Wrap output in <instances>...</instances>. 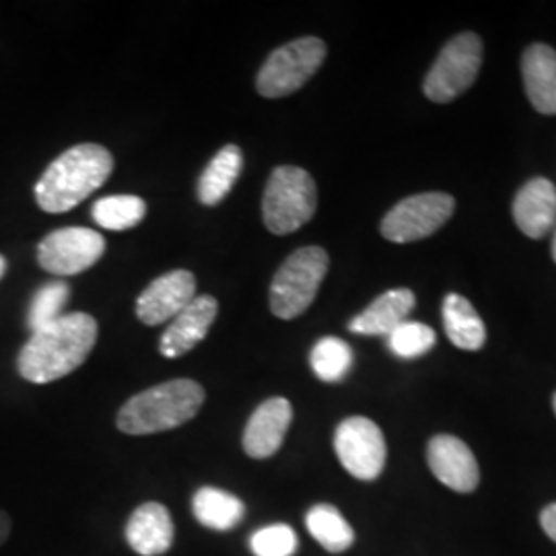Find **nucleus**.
<instances>
[{"instance_id":"f257e3e1","label":"nucleus","mask_w":556,"mask_h":556,"mask_svg":"<svg viewBox=\"0 0 556 556\" xmlns=\"http://www.w3.org/2000/svg\"><path fill=\"white\" fill-rule=\"evenodd\" d=\"M98 342V321L89 314L60 316L34 332L17 358L20 376L31 383L66 378L91 355Z\"/></svg>"},{"instance_id":"f03ea898","label":"nucleus","mask_w":556,"mask_h":556,"mask_svg":"<svg viewBox=\"0 0 556 556\" xmlns=\"http://www.w3.org/2000/svg\"><path fill=\"white\" fill-rule=\"evenodd\" d=\"M114 169L112 153L96 144L83 142L48 165L36 184L38 206L46 213H68L89 199L110 179Z\"/></svg>"},{"instance_id":"7ed1b4c3","label":"nucleus","mask_w":556,"mask_h":556,"mask_svg":"<svg viewBox=\"0 0 556 556\" xmlns=\"http://www.w3.org/2000/svg\"><path fill=\"white\" fill-rule=\"evenodd\" d=\"M204 388L192 379H172L130 397L118 413V429L126 435H153L178 429L199 415Z\"/></svg>"},{"instance_id":"20e7f679","label":"nucleus","mask_w":556,"mask_h":556,"mask_svg":"<svg viewBox=\"0 0 556 556\" xmlns=\"http://www.w3.org/2000/svg\"><path fill=\"white\" fill-rule=\"evenodd\" d=\"M318 208V190L314 178L293 165L277 167L264 190L262 217L275 236H289L309 223Z\"/></svg>"},{"instance_id":"39448f33","label":"nucleus","mask_w":556,"mask_h":556,"mask_svg":"<svg viewBox=\"0 0 556 556\" xmlns=\"http://www.w3.org/2000/svg\"><path fill=\"white\" fill-rule=\"evenodd\" d=\"M328 252L307 245L282 262L270 285V312L280 319H293L309 309L319 285L328 273Z\"/></svg>"},{"instance_id":"423d86ee","label":"nucleus","mask_w":556,"mask_h":556,"mask_svg":"<svg viewBox=\"0 0 556 556\" xmlns=\"http://www.w3.org/2000/svg\"><path fill=\"white\" fill-rule=\"evenodd\" d=\"M326 60L319 38H299L275 50L260 68L256 87L262 98L278 100L299 91Z\"/></svg>"},{"instance_id":"0eeeda50","label":"nucleus","mask_w":556,"mask_h":556,"mask_svg":"<svg viewBox=\"0 0 556 556\" xmlns=\"http://www.w3.org/2000/svg\"><path fill=\"white\" fill-rule=\"evenodd\" d=\"M482 66V40L477 34H459L445 43L422 83L425 96L435 103H450L466 93Z\"/></svg>"},{"instance_id":"6e6552de","label":"nucleus","mask_w":556,"mask_h":556,"mask_svg":"<svg viewBox=\"0 0 556 556\" xmlns=\"http://www.w3.org/2000/svg\"><path fill=\"white\" fill-rule=\"evenodd\" d=\"M456 211V199L445 192H425L400 200L381 220V236L394 243H410L439 231Z\"/></svg>"},{"instance_id":"1a4fd4ad","label":"nucleus","mask_w":556,"mask_h":556,"mask_svg":"<svg viewBox=\"0 0 556 556\" xmlns=\"http://www.w3.org/2000/svg\"><path fill=\"white\" fill-rule=\"evenodd\" d=\"M334 450L344 470L358 480H376L383 472L388 447L371 418H344L334 433Z\"/></svg>"},{"instance_id":"9d476101","label":"nucleus","mask_w":556,"mask_h":556,"mask_svg":"<svg viewBox=\"0 0 556 556\" xmlns=\"http://www.w3.org/2000/svg\"><path fill=\"white\" fill-rule=\"evenodd\" d=\"M105 252V239L87 227H64L41 239L38 262L46 273L73 277L91 268Z\"/></svg>"},{"instance_id":"9b49d317","label":"nucleus","mask_w":556,"mask_h":556,"mask_svg":"<svg viewBox=\"0 0 556 556\" xmlns=\"http://www.w3.org/2000/svg\"><path fill=\"white\" fill-rule=\"evenodd\" d=\"M197 298V278L188 270H172L155 278L137 299V316L147 326H161L178 316Z\"/></svg>"},{"instance_id":"f8f14e48","label":"nucleus","mask_w":556,"mask_h":556,"mask_svg":"<svg viewBox=\"0 0 556 556\" xmlns=\"http://www.w3.org/2000/svg\"><path fill=\"white\" fill-rule=\"evenodd\" d=\"M427 462L439 482L457 493H472L480 472L472 450L454 435H435L427 447Z\"/></svg>"},{"instance_id":"ddd939ff","label":"nucleus","mask_w":556,"mask_h":556,"mask_svg":"<svg viewBox=\"0 0 556 556\" xmlns=\"http://www.w3.org/2000/svg\"><path fill=\"white\" fill-rule=\"evenodd\" d=\"M293 420V406L287 397H270L262 402L248 420L243 431V450L254 459L275 456Z\"/></svg>"},{"instance_id":"4468645a","label":"nucleus","mask_w":556,"mask_h":556,"mask_svg":"<svg viewBox=\"0 0 556 556\" xmlns=\"http://www.w3.org/2000/svg\"><path fill=\"white\" fill-rule=\"evenodd\" d=\"M219 314V303L211 295H199L181 309L176 318L169 321L160 342V353L163 357L178 358L190 353L194 346L206 338L213 321Z\"/></svg>"},{"instance_id":"2eb2a0df","label":"nucleus","mask_w":556,"mask_h":556,"mask_svg":"<svg viewBox=\"0 0 556 556\" xmlns=\"http://www.w3.org/2000/svg\"><path fill=\"white\" fill-rule=\"evenodd\" d=\"M514 219L530 239L548 236L556 225V186L546 178L530 179L514 200Z\"/></svg>"},{"instance_id":"dca6fc26","label":"nucleus","mask_w":556,"mask_h":556,"mask_svg":"<svg viewBox=\"0 0 556 556\" xmlns=\"http://www.w3.org/2000/svg\"><path fill=\"white\" fill-rule=\"evenodd\" d=\"M176 528L165 505L142 503L126 523V542L140 556L165 555L174 546Z\"/></svg>"},{"instance_id":"f3484780","label":"nucleus","mask_w":556,"mask_h":556,"mask_svg":"<svg viewBox=\"0 0 556 556\" xmlns=\"http://www.w3.org/2000/svg\"><path fill=\"white\" fill-rule=\"evenodd\" d=\"M521 77L528 100L544 116L556 114V50L532 43L521 56Z\"/></svg>"},{"instance_id":"a211bd4d","label":"nucleus","mask_w":556,"mask_h":556,"mask_svg":"<svg viewBox=\"0 0 556 556\" xmlns=\"http://www.w3.org/2000/svg\"><path fill=\"white\" fill-rule=\"evenodd\" d=\"M417 298L410 289H392L379 295L363 314L351 319L349 330L361 337H390L415 309Z\"/></svg>"},{"instance_id":"6ab92c4d","label":"nucleus","mask_w":556,"mask_h":556,"mask_svg":"<svg viewBox=\"0 0 556 556\" xmlns=\"http://www.w3.org/2000/svg\"><path fill=\"white\" fill-rule=\"evenodd\" d=\"M243 169V153L238 144H227L208 163L199 179L197 194L204 206H215L233 190Z\"/></svg>"},{"instance_id":"aec40b11","label":"nucleus","mask_w":556,"mask_h":556,"mask_svg":"<svg viewBox=\"0 0 556 556\" xmlns=\"http://www.w3.org/2000/svg\"><path fill=\"white\" fill-rule=\"evenodd\" d=\"M443 326L452 344L462 351H480L486 342V328L475 305L457 293L443 301Z\"/></svg>"},{"instance_id":"412c9836","label":"nucleus","mask_w":556,"mask_h":556,"mask_svg":"<svg viewBox=\"0 0 556 556\" xmlns=\"http://www.w3.org/2000/svg\"><path fill=\"white\" fill-rule=\"evenodd\" d=\"M192 511L200 526L215 532H227L243 519L245 505L241 498L223 489L202 486L192 498Z\"/></svg>"},{"instance_id":"4be33fe9","label":"nucleus","mask_w":556,"mask_h":556,"mask_svg":"<svg viewBox=\"0 0 556 556\" xmlns=\"http://www.w3.org/2000/svg\"><path fill=\"white\" fill-rule=\"evenodd\" d=\"M305 526L319 546L328 553H344L355 542V530L351 523L334 505L328 503L314 505L305 516Z\"/></svg>"},{"instance_id":"5701e85b","label":"nucleus","mask_w":556,"mask_h":556,"mask_svg":"<svg viewBox=\"0 0 556 556\" xmlns=\"http://www.w3.org/2000/svg\"><path fill=\"white\" fill-rule=\"evenodd\" d=\"M147 215V204L139 197H108L93 204L91 217L93 220L110 231H126L137 227Z\"/></svg>"},{"instance_id":"b1692460","label":"nucleus","mask_w":556,"mask_h":556,"mask_svg":"<svg viewBox=\"0 0 556 556\" xmlns=\"http://www.w3.org/2000/svg\"><path fill=\"white\" fill-rule=\"evenodd\" d=\"M353 361L355 357L351 346L344 340L334 337L319 338L309 355L316 378L328 383H337L346 378V374L353 367Z\"/></svg>"},{"instance_id":"393cba45","label":"nucleus","mask_w":556,"mask_h":556,"mask_svg":"<svg viewBox=\"0 0 556 556\" xmlns=\"http://www.w3.org/2000/svg\"><path fill=\"white\" fill-rule=\"evenodd\" d=\"M68 298H71V289L66 282L54 280V282L43 285L31 299L29 314H27V326H29L31 334L50 326L52 321H56L62 316V309H64Z\"/></svg>"},{"instance_id":"a878e982","label":"nucleus","mask_w":556,"mask_h":556,"mask_svg":"<svg viewBox=\"0 0 556 556\" xmlns=\"http://www.w3.org/2000/svg\"><path fill=\"white\" fill-rule=\"evenodd\" d=\"M435 330L420 321H404L388 337L390 351L400 358H417L427 355L435 346Z\"/></svg>"},{"instance_id":"bb28decb","label":"nucleus","mask_w":556,"mask_h":556,"mask_svg":"<svg viewBox=\"0 0 556 556\" xmlns=\"http://www.w3.org/2000/svg\"><path fill=\"white\" fill-rule=\"evenodd\" d=\"M298 546V534L287 523H273L260 528L258 532L250 538V548L256 556H293Z\"/></svg>"},{"instance_id":"cd10ccee","label":"nucleus","mask_w":556,"mask_h":556,"mask_svg":"<svg viewBox=\"0 0 556 556\" xmlns=\"http://www.w3.org/2000/svg\"><path fill=\"white\" fill-rule=\"evenodd\" d=\"M540 523H542L546 536L551 538L553 542H556V503L548 505V507L542 511Z\"/></svg>"},{"instance_id":"c85d7f7f","label":"nucleus","mask_w":556,"mask_h":556,"mask_svg":"<svg viewBox=\"0 0 556 556\" xmlns=\"http://www.w3.org/2000/svg\"><path fill=\"white\" fill-rule=\"evenodd\" d=\"M9 534H11V517L0 509V546L7 542Z\"/></svg>"},{"instance_id":"c756f323","label":"nucleus","mask_w":556,"mask_h":556,"mask_svg":"<svg viewBox=\"0 0 556 556\" xmlns=\"http://www.w3.org/2000/svg\"><path fill=\"white\" fill-rule=\"evenodd\" d=\"M4 273H7V260L0 256V278L4 277Z\"/></svg>"},{"instance_id":"7c9ffc66","label":"nucleus","mask_w":556,"mask_h":556,"mask_svg":"<svg viewBox=\"0 0 556 556\" xmlns=\"http://www.w3.org/2000/svg\"><path fill=\"white\" fill-rule=\"evenodd\" d=\"M553 260L556 262V231H555V238H553Z\"/></svg>"},{"instance_id":"2f4dec72","label":"nucleus","mask_w":556,"mask_h":556,"mask_svg":"<svg viewBox=\"0 0 556 556\" xmlns=\"http://www.w3.org/2000/svg\"><path fill=\"white\" fill-rule=\"evenodd\" d=\"M553 406H555V415H556V394H555V397H553Z\"/></svg>"}]
</instances>
